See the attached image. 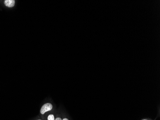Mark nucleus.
I'll use <instances>...</instances> for the list:
<instances>
[{"label": "nucleus", "mask_w": 160, "mask_h": 120, "mask_svg": "<svg viewBox=\"0 0 160 120\" xmlns=\"http://www.w3.org/2000/svg\"><path fill=\"white\" fill-rule=\"evenodd\" d=\"M52 109V105L49 103H46L42 106L40 110V113L44 115L46 112L51 110Z\"/></svg>", "instance_id": "f257e3e1"}, {"label": "nucleus", "mask_w": 160, "mask_h": 120, "mask_svg": "<svg viewBox=\"0 0 160 120\" xmlns=\"http://www.w3.org/2000/svg\"><path fill=\"white\" fill-rule=\"evenodd\" d=\"M4 4L8 7H13L14 6L15 1L14 0H5L4 1Z\"/></svg>", "instance_id": "f03ea898"}, {"label": "nucleus", "mask_w": 160, "mask_h": 120, "mask_svg": "<svg viewBox=\"0 0 160 120\" xmlns=\"http://www.w3.org/2000/svg\"><path fill=\"white\" fill-rule=\"evenodd\" d=\"M48 120H55L53 115H49V116H48Z\"/></svg>", "instance_id": "7ed1b4c3"}, {"label": "nucleus", "mask_w": 160, "mask_h": 120, "mask_svg": "<svg viewBox=\"0 0 160 120\" xmlns=\"http://www.w3.org/2000/svg\"><path fill=\"white\" fill-rule=\"evenodd\" d=\"M55 120H62V119L59 117L57 118L56 119H55Z\"/></svg>", "instance_id": "20e7f679"}, {"label": "nucleus", "mask_w": 160, "mask_h": 120, "mask_svg": "<svg viewBox=\"0 0 160 120\" xmlns=\"http://www.w3.org/2000/svg\"><path fill=\"white\" fill-rule=\"evenodd\" d=\"M62 120H69L68 119H67V118H64Z\"/></svg>", "instance_id": "39448f33"}, {"label": "nucleus", "mask_w": 160, "mask_h": 120, "mask_svg": "<svg viewBox=\"0 0 160 120\" xmlns=\"http://www.w3.org/2000/svg\"></svg>", "instance_id": "423d86ee"}, {"label": "nucleus", "mask_w": 160, "mask_h": 120, "mask_svg": "<svg viewBox=\"0 0 160 120\" xmlns=\"http://www.w3.org/2000/svg\"></svg>", "instance_id": "0eeeda50"}]
</instances>
